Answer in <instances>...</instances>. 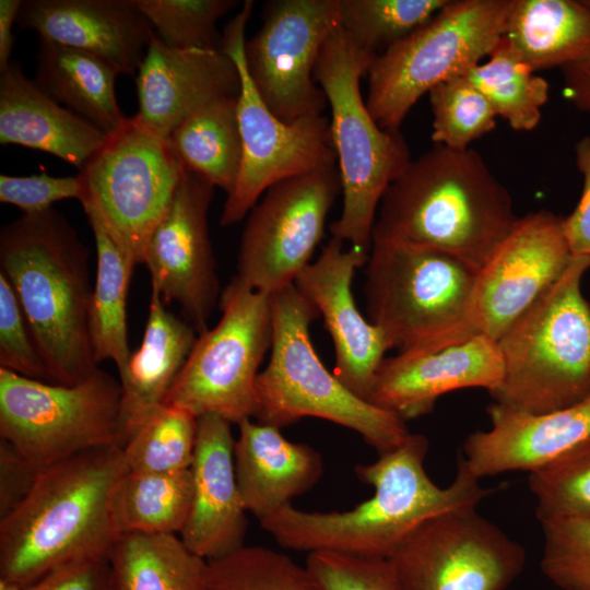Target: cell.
<instances>
[{
    "label": "cell",
    "instance_id": "26",
    "mask_svg": "<svg viewBox=\"0 0 590 590\" xmlns=\"http://www.w3.org/2000/svg\"><path fill=\"white\" fill-rule=\"evenodd\" d=\"M237 425L238 488L246 510L260 522L319 482L322 457L306 444L286 439L278 427L251 420Z\"/></svg>",
    "mask_w": 590,
    "mask_h": 590
},
{
    "label": "cell",
    "instance_id": "16",
    "mask_svg": "<svg viewBox=\"0 0 590 590\" xmlns=\"http://www.w3.org/2000/svg\"><path fill=\"white\" fill-rule=\"evenodd\" d=\"M340 26L339 0H272L262 25L245 44L249 76L269 109L292 122L321 115L324 93L315 67L329 35Z\"/></svg>",
    "mask_w": 590,
    "mask_h": 590
},
{
    "label": "cell",
    "instance_id": "50",
    "mask_svg": "<svg viewBox=\"0 0 590 590\" xmlns=\"http://www.w3.org/2000/svg\"><path fill=\"white\" fill-rule=\"evenodd\" d=\"M583 2L590 8V0H583Z\"/></svg>",
    "mask_w": 590,
    "mask_h": 590
},
{
    "label": "cell",
    "instance_id": "38",
    "mask_svg": "<svg viewBox=\"0 0 590 590\" xmlns=\"http://www.w3.org/2000/svg\"><path fill=\"white\" fill-rule=\"evenodd\" d=\"M539 522L590 518V436L529 473Z\"/></svg>",
    "mask_w": 590,
    "mask_h": 590
},
{
    "label": "cell",
    "instance_id": "31",
    "mask_svg": "<svg viewBox=\"0 0 590 590\" xmlns=\"http://www.w3.org/2000/svg\"><path fill=\"white\" fill-rule=\"evenodd\" d=\"M96 247V275L91 305V339L97 364L111 361L118 374L131 352L128 342L127 299L137 263L115 241L99 217L84 209Z\"/></svg>",
    "mask_w": 590,
    "mask_h": 590
},
{
    "label": "cell",
    "instance_id": "41",
    "mask_svg": "<svg viewBox=\"0 0 590 590\" xmlns=\"http://www.w3.org/2000/svg\"><path fill=\"white\" fill-rule=\"evenodd\" d=\"M544 544L540 569L560 590H590V518L540 523Z\"/></svg>",
    "mask_w": 590,
    "mask_h": 590
},
{
    "label": "cell",
    "instance_id": "29",
    "mask_svg": "<svg viewBox=\"0 0 590 590\" xmlns=\"http://www.w3.org/2000/svg\"><path fill=\"white\" fill-rule=\"evenodd\" d=\"M504 37L533 71L563 68L590 51V8L583 0H516Z\"/></svg>",
    "mask_w": 590,
    "mask_h": 590
},
{
    "label": "cell",
    "instance_id": "27",
    "mask_svg": "<svg viewBox=\"0 0 590 590\" xmlns=\"http://www.w3.org/2000/svg\"><path fill=\"white\" fill-rule=\"evenodd\" d=\"M196 329L169 311L152 290L139 349L119 373L121 448L165 402L197 340Z\"/></svg>",
    "mask_w": 590,
    "mask_h": 590
},
{
    "label": "cell",
    "instance_id": "25",
    "mask_svg": "<svg viewBox=\"0 0 590 590\" xmlns=\"http://www.w3.org/2000/svg\"><path fill=\"white\" fill-rule=\"evenodd\" d=\"M0 143L51 154L84 168L109 135L58 104L12 61L0 72Z\"/></svg>",
    "mask_w": 590,
    "mask_h": 590
},
{
    "label": "cell",
    "instance_id": "1",
    "mask_svg": "<svg viewBox=\"0 0 590 590\" xmlns=\"http://www.w3.org/2000/svg\"><path fill=\"white\" fill-rule=\"evenodd\" d=\"M428 448L426 436L411 433L375 462L357 465L356 475L375 493L350 510L310 512L288 505L259 523L283 548L389 558L429 519L477 507L500 488L480 485L460 456L450 485H436L424 467Z\"/></svg>",
    "mask_w": 590,
    "mask_h": 590
},
{
    "label": "cell",
    "instance_id": "28",
    "mask_svg": "<svg viewBox=\"0 0 590 590\" xmlns=\"http://www.w3.org/2000/svg\"><path fill=\"white\" fill-rule=\"evenodd\" d=\"M118 75L114 66L97 56L39 39L36 85L107 135L129 121L116 97Z\"/></svg>",
    "mask_w": 590,
    "mask_h": 590
},
{
    "label": "cell",
    "instance_id": "22",
    "mask_svg": "<svg viewBox=\"0 0 590 590\" xmlns=\"http://www.w3.org/2000/svg\"><path fill=\"white\" fill-rule=\"evenodd\" d=\"M231 426L216 415L198 417L191 506L179 538L205 560L245 545L248 511L238 488Z\"/></svg>",
    "mask_w": 590,
    "mask_h": 590
},
{
    "label": "cell",
    "instance_id": "43",
    "mask_svg": "<svg viewBox=\"0 0 590 590\" xmlns=\"http://www.w3.org/2000/svg\"><path fill=\"white\" fill-rule=\"evenodd\" d=\"M305 566L321 590H402L388 558L312 552Z\"/></svg>",
    "mask_w": 590,
    "mask_h": 590
},
{
    "label": "cell",
    "instance_id": "30",
    "mask_svg": "<svg viewBox=\"0 0 590 590\" xmlns=\"http://www.w3.org/2000/svg\"><path fill=\"white\" fill-rule=\"evenodd\" d=\"M237 97L204 104L166 139L182 166L227 194L237 182L243 158Z\"/></svg>",
    "mask_w": 590,
    "mask_h": 590
},
{
    "label": "cell",
    "instance_id": "18",
    "mask_svg": "<svg viewBox=\"0 0 590 590\" xmlns=\"http://www.w3.org/2000/svg\"><path fill=\"white\" fill-rule=\"evenodd\" d=\"M214 189L184 166L172 203L154 229L143 258L152 290L165 303L178 304L198 334L209 329L208 322L221 297L208 221Z\"/></svg>",
    "mask_w": 590,
    "mask_h": 590
},
{
    "label": "cell",
    "instance_id": "6",
    "mask_svg": "<svg viewBox=\"0 0 590 590\" xmlns=\"http://www.w3.org/2000/svg\"><path fill=\"white\" fill-rule=\"evenodd\" d=\"M590 258L573 257L563 275L497 341L503 378L496 403L530 413L590 397V304L581 280Z\"/></svg>",
    "mask_w": 590,
    "mask_h": 590
},
{
    "label": "cell",
    "instance_id": "33",
    "mask_svg": "<svg viewBox=\"0 0 590 590\" xmlns=\"http://www.w3.org/2000/svg\"><path fill=\"white\" fill-rule=\"evenodd\" d=\"M190 469L174 473L127 471L111 496V516L123 533L180 534L191 506Z\"/></svg>",
    "mask_w": 590,
    "mask_h": 590
},
{
    "label": "cell",
    "instance_id": "24",
    "mask_svg": "<svg viewBox=\"0 0 590 590\" xmlns=\"http://www.w3.org/2000/svg\"><path fill=\"white\" fill-rule=\"evenodd\" d=\"M491 427L470 434L460 457L479 480L538 470L590 436V397L553 412L530 413L500 403L487 408Z\"/></svg>",
    "mask_w": 590,
    "mask_h": 590
},
{
    "label": "cell",
    "instance_id": "11",
    "mask_svg": "<svg viewBox=\"0 0 590 590\" xmlns=\"http://www.w3.org/2000/svg\"><path fill=\"white\" fill-rule=\"evenodd\" d=\"M222 316L198 334L164 404L232 424L255 417L259 367L272 345L271 296L236 275L220 297Z\"/></svg>",
    "mask_w": 590,
    "mask_h": 590
},
{
    "label": "cell",
    "instance_id": "14",
    "mask_svg": "<svg viewBox=\"0 0 590 590\" xmlns=\"http://www.w3.org/2000/svg\"><path fill=\"white\" fill-rule=\"evenodd\" d=\"M388 559L402 590H506L524 570L527 552L465 507L423 523Z\"/></svg>",
    "mask_w": 590,
    "mask_h": 590
},
{
    "label": "cell",
    "instance_id": "46",
    "mask_svg": "<svg viewBox=\"0 0 590 590\" xmlns=\"http://www.w3.org/2000/svg\"><path fill=\"white\" fill-rule=\"evenodd\" d=\"M576 165L583 186L574 211L564 217V228L573 257L590 258V137L580 139L575 146Z\"/></svg>",
    "mask_w": 590,
    "mask_h": 590
},
{
    "label": "cell",
    "instance_id": "3",
    "mask_svg": "<svg viewBox=\"0 0 590 590\" xmlns=\"http://www.w3.org/2000/svg\"><path fill=\"white\" fill-rule=\"evenodd\" d=\"M127 471L119 446L39 471L24 499L0 519V579L22 588L72 563L108 559L119 536L111 496Z\"/></svg>",
    "mask_w": 590,
    "mask_h": 590
},
{
    "label": "cell",
    "instance_id": "2",
    "mask_svg": "<svg viewBox=\"0 0 590 590\" xmlns=\"http://www.w3.org/2000/svg\"><path fill=\"white\" fill-rule=\"evenodd\" d=\"M518 220L477 152L435 144L388 187L371 239L445 252L479 271Z\"/></svg>",
    "mask_w": 590,
    "mask_h": 590
},
{
    "label": "cell",
    "instance_id": "49",
    "mask_svg": "<svg viewBox=\"0 0 590 590\" xmlns=\"http://www.w3.org/2000/svg\"><path fill=\"white\" fill-rule=\"evenodd\" d=\"M22 3V0L0 1V72L12 62L13 25L17 21Z\"/></svg>",
    "mask_w": 590,
    "mask_h": 590
},
{
    "label": "cell",
    "instance_id": "44",
    "mask_svg": "<svg viewBox=\"0 0 590 590\" xmlns=\"http://www.w3.org/2000/svg\"><path fill=\"white\" fill-rule=\"evenodd\" d=\"M83 181L80 175L50 176L46 173L30 176L0 175V201L19 208L23 214L49 210L60 200H82Z\"/></svg>",
    "mask_w": 590,
    "mask_h": 590
},
{
    "label": "cell",
    "instance_id": "48",
    "mask_svg": "<svg viewBox=\"0 0 590 590\" xmlns=\"http://www.w3.org/2000/svg\"><path fill=\"white\" fill-rule=\"evenodd\" d=\"M560 69L570 101L577 109L590 115V51Z\"/></svg>",
    "mask_w": 590,
    "mask_h": 590
},
{
    "label": "cell",
    "instance_id": "20",
    "mask_svg": "<svg viewBox=\"0 0 590 590\" xmlns=\"http://www.w3.org/2000/svg\"><path fill=\"white\" fill-rule=\"evenodd\" d=\"M142 131L166 140L192 111L214 99L238 96L240 75L222 49L169 48L153 34L135 76Z\"/></svg>",
    "mask_w": 590,
    "mask_h": 590
},
{
    "label": "cell",
    "instance_id": "19",
    "mask_svg": "<svg viewBox=\"0 0 590 590\" xmlns=\"http://www.w3.org/2000/svg\"><path fill=\"white\" fill-rule=\"evenodd\" d=\"M369 253L331 237L318 259L296 278L294 285L323 318L334 346L335 377L356 396L367 400L377 371L390 350L384 332L357 309L352 293L356 269ZM368 401V400H367Z\"/></svg>",
    "mask_w": 590,
    "mask_h": 590
},
{
    "label": "cell",
    "instance_id": "13",
    "mask_svg": "<svg viewBox=\"0 0 590 590\" xmlns=\"http://www.w3.org/2000/svg\"><path fill=\"white\" fill-rule=\"evenodd\" d=\"M182 164L166 140L128 123L108 137L79 175L83 209L104 227L137 264H143L149 240L167 212Z\"/></svg>",
    "mask_w": 590,
    "mask_h": 590
},
{
    "label": "cell",
    "instance_id": "21",
    "mask_svg": "<svg viewBox=\"0 0 590 590\" xmlns=\"http://www.w3.org/2000/svg\"><path fill=\"white\" fill-rule=\"evenodd\" d=\"M502 378L497 342L475 335L434 351L386 357L367 400L406 422L432 412L445 393L464 388H484L492 393Z\"/></svg>",
    "mask_w": 590,
    "mask_h": 590
},
{
    "label": "cell",
    "instance_id": "35",
    "mask_svg": "<svg viewBox=\"0 0 590 590\" xmlns=\"http://www.w3.org/2000/svg\"><path fill=\"white\" fill-rule=\"evenodd\" d=\"M448 0H339L340 27L371 58L427 23Z\"/></svg>",
    "mask_w": 590,
    "mask_h": 590
},
{
    "label": "cell",
    "instance_id": "9",
    "mask_svg": "<svg viewBox=\"0 0 590 590\" xmlns=\"http://www.w3.org/2000/svg\"><path fill=\"white\" fill-rule=\"evenodd\" d=\"M516 0H448L427 23L373 59L366 106L399 131L415 103L439 83L467 75L497 46Z\"/></svg>",
    "mask_w": 590,
    "mask_h": 590
},
{
    "label": "cell",
    "instance_id": "7",
    "mask_svg": "<svg viewBox=\"0 0 590 590\" xmlns=\"http://www.w3.org/2000/svg\"><path fill=\"white\" fill-rule=\"evenodd\" d=\"M374 58L357 49L339 26L326 39L315 79L330 105L343 204L332 237L369 253L381 199L411 162L400 131L381 128L367 109L361 80Z\"/></svg>",
    "mask_w": 590,
    "mask_h": 590
},
{
    "label": "cell",
    "instance_id": "17",
    "mask_svg": "<svg viewBox=\"0 0 590 590\" xmlns=\"http://www.w3.org/2000/svg\"><path fill=\"white\" fill-rule=\"evenodd\" d=\"M571 259L563 216L541 210L519 217L476 273L468 335L497 342L563 275Z\"/></svg>",
    "mask_w": 590,
    "mask_h": 590
},
{
    "label": "cell",
    "instance_id": "36",
    "mask_svg": "<svg viewBox=\"0 0 590 590\" xmlns=\"http://www.w3.org/2000/svg\"><path fill=\"white\" fill-rule=\"evenodd\" d=\"M201 590H321L306 566L264 546L206 560Z\"/></svg>",
    "mask_w": 590,
    "mask_h": 590
},
{
    "label": "cell",
    "instance_id": "42",
    "mask_svg": "<svg viewBox=\"0 0 590 590\" xmlns=\"http://www.w3.org/2000/svg\"><path fill=\"white\" fill-rule=\"evenodd\" d=\"M0 367L23 377L52 382L25 312L11 283L1 272Z\"/></svg>",
    "mask_w": 590,
    "mask_h": 590
},
{
    "label": "cell",
    "instance_id": "5",
    "mask_svg": "<svg viewBox=\"0 0 590 590\" xmlns=\"http://www.w3.org/2000/svg\"><path fill=\"white\" fill-rule=\"evenodd\" d=\"M270 296L272 345L257 378L258 423L281 428L317 417L356 432L379 455L399 447L411 434L406 422L356 396L320 361L309 331L316 307L294 284Z\"/></svg>",
    "mask_w": 590,
    "mask_h": 590
},
{
    "label": "cell",
    "instance_id": "40",
    "mask_svg": "<svg viewBox=\"0 0 590 590\" xmlns=\"http://www.w3.org/2000/svg\"><path fill=\"white\" fill-rule=\"evenodd\" d=\"M428 95L435 144L468 149L471 142L495 128L497 115L467 75L439 83Z\"/></svg>",
    "mask_w": 590,
    "mask_h": 590
},
{
    "label": "cell",
    "instance_id": "32",
    "mask_svg": "<svg viewBox=\"0 0 590 590\" xmlns=\"http://www.w3.org/2000/svg\"><path fill=\"white\" fill-rule=\"evenodd\" d=\"M108 560L116 590H201L206 565L176 534H120Z\"/></svg>",
    "mask_w": 590,
    "mask_h": 590
},
{
    "label": "cell",
    "instance_id": "39",
    "mask_svg": "<svg viewBox=\"0 0 590 590\" xmlns=\"http://www.w3.org/2000/svg\"><path fill=\"white\" fill-rule=\"evenodd\" d=\"M155 35L169 48L221 49L216 23L235 0H132Z\"/></svg>",
    "mask_w": 590,
    "mask_h": 590
},
{
    "label": "cell",
    "instance_id": "37",
    "mask_svg": "<svg viewBox=\"0 0 590 590\" xmlns=\"http://www.w3.org/2000/svg\"><path fill=\"white\" fill-rule=\"evenodd\" d=\"M197 427L194 415L163 404L122 447L128 471L174 473L189 470Z\"/></svg>",
    "mask_w": 590,
    "mask_h": 590
},
{
    "label": "cell",
    "instance_id": "12",
    "mask_svg": "<svg viewBox=\"0 0 590 590\" xmlns=\"http://www.w3.org/2000/svg\"><path fill=\"white\" fill-rule=\"evenodd\" d=\"M252 8V1H245L222 35L221 49L235 61L240 75L237 117L243 158L237 182L223 206L221 226L243 220L273 185L338 166L326 116L287 122L276 117L258 94L245 62V31Z\"/></svg>",
    "mask_w": 590,
    "mask_h": 590
},
{
    "label": "cell",
    "instance_id": "4",
    "mask_svg": "<svg viewBox=\"0 0 590 590\" xmlns=\"http://www.w3.org/2000/svg\"><path fill=\"white\" fill-rule=\"evenodd\" d=\"M88 248L55 208L0 231V272L25 312L52 382L72 386L98 364L91 339Z\"/></svg>",
    "mask_w": 590,
    "mask_h": 590
},
{
    "label": "cell",
    "instance_id": "45",
    "mask_svg": "<svg viewBox=\"0 0 590 590\" xmlns=\"http://www.w3.org/2000/svg\"><path fill=\"white\" fill-rule=\"evenodd\" d=\"M20 590H116L108 559H88L57 568Z\"/></svg>",
    "mask_w": 590,
    "mask_h": 590
},
{
    "label": "cell",
    "instance_id": "47",
    "mask_svg": "<svg viewBox=\"0 0 590 590\" xmlns=\"http://www.w3.org/2000/svg\"><path fill=\"white\" fill-rule=\"evenodd\" d=\"M38 472L7 441H0V519L27 495Z\"/></svg>",
    "mask_w": 590,
    "mask_h": 590
},
{
    "label": "cell",
    "instance_id": "8",
    "mask_svg": "<svg viewBox=\"0 0 590 590\" xmlns=\"http://www.w3.org/2000/svg\"><path fill=\"white\" fill-rule=\"evenodd\" d=\"M476 273L448 253L373 238L364 286L369 321L399 353L434 351L468 340Z\"/></svg>",
    "mask_w": 590,
    "mask_h": 590
},
{
    "label": "cell",
    "instance_id": "34",
    "mask_svg": "<svg viewBox=\"0 0 590 590\" xmlns=\"http://www.w3.org/2000/svg\"><path fill=\"white\" fill-rule=\"evenodd\" d=\"M534 72L503 36L488 60L467 76L512 129L531 131L540 122L541 108L548 97L546 80Z\"/></svg>",
    "mask_w": 590,
    "mask_h": 590
},
{
    "label": "cell",
    "instance_id": "23",
    "mask_svg": "<svg viewBox=\"0 0 590 590\" xmlns=\"http://www.w3.org/2000/svg\"><path fill=\"white\" fill-rule=\"evenodd\" d=\"M16 24L137 74L154 31L132 0H25Z\"/></svg>",
    "mask_w": 590,
    "mask_h": 590
},
{
    "label": "cell",
    "instance_id": "10",
    "mask_svg": "<svg viewBox=\"0 0 590 590\" xmlns=\"http://www.w3.org/2000/svg\"><path fill=\"white\" fill-rule=\"evenodd\" d=\"M121 385L97 367L68 386L0 367V437L37 472L93 449L120 446Z\"/></svg>",
    "mask_w": 590,
    "mask_h": 590
},
{
    "label": "cell",
    "instance_id": "15",
    "mask_svg": "<svg viewBox=\"0 0 590 590\" xmlns=\"http://www.w3.org/2000/svg\"><path fill=\"white\" fill-rule=\"evenodd\" d=\"M341 190L338 166L270 187L248 213L236 276L267 295L293 285L311 262L327 215Z\"/></svg>",
    "mask_w": 590,
    "mask_h": 590
}]
</instances>
